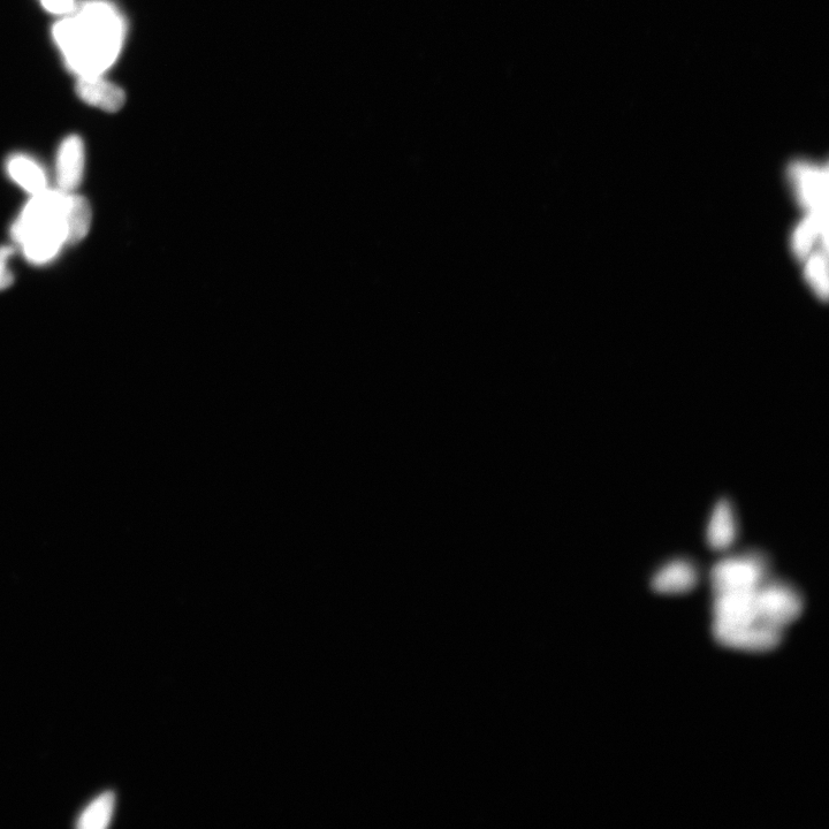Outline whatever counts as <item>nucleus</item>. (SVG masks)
Here are the masks:
<instances>
[{
	"mask_svg": "<svg viewBox=\"0 0 829 829\" xmlns=\"http://www.w3.org/2000/svg\"><path fill=\"white\" fill-rule=\"evenodd\" d=\"M756 591L717 593L713 604L714 623L740 627L759 621Z\"/></svg>",
	"mask_w": 829,
	"mask_h": 829,
	"instance_id": "obj_5",
	"label": "nucleus"
},
{
	"mask_svg": "<svg viewBox=\"0 0 829 829\" xmlns=\"http://www.w3.org/2000/svg\"><path fill=\"white\" fill-rule=\"evenodd\" d=\"M64 220L67 245H76L87 237L93 222V211L85 197L75 193L68 194Z\"/></svg>",
	"mask_w": 829,
	"mask_h": 829,
	"instance_id": "obj_13",
	"label": "nucleus"
},
{
	"mask_svg": "<svg viewBox=\"0 0 829 829\" xmlns=\"http://www.w3.org/2000/svg\"><path fill=\"white\" fill-rule=\"evenodd\" d=\"M126 35L124 15L109 0H87L76 5L52 28L66 66L78 78L109 71L117 62Z\"/></svg>",
	"mask_w": 829,
	"mask_h": 829,
	"instance_id": "obj_1",
	"label": "nucleus"
},
{
	"mask_svg": "<svg viewBox=\"0 0 829 829\" xmlns=\"http://www.w3.org/2000/svg\"><path fill=\"white\" fill-rule=\"evenodd\" d=\"M768 561L756 551L729 555L712 568L714 595L722 592L755 591L768 576Z\"/></svg>",
	"mask_w": 829,
	"mask_h": 829,
	"instance_id": "obj_2",
	"label": "nucleus"
},
{
	"mask_svg": "<svg viewBox=\"0 0 829 829\" xmlns=\"http://www.w3.org/2000/svg\"><path fill=\"white\" fill-rule=\"evenodd\" d=\"M759 621L778 629L792 625L803 612L801 593L792 585L766 580L756 591Z\"/></svg>",
	"mask_w": 829,
	"mask_h": 829,
	"instance_id": "obj_3",
	"label": "nucleus"
},
{
	"mask_svg": "<svg viewBox=\"0 0 829 829\" xmlns=\"http://www.w3.org/2000/svg\"><path fill=\"white\" fill-rule=\"evenodd\" d=\"M798 199L809 211L828 212V172L809 164H795L790 169Z\"/></svg>",
	"mask_w": 829,
	"mask_h": 829,
	"instance_id": "obj_6",
	"label": "nucleus"
},
{
	"mask_svg": "<svg viewBox=\"0 0 829 829\" xmlns=\"http://www.w3.org/2000/svg\"><path fill=\"white\" fill-rule=\"evenodd\" d=\"M75 90L83 102L106 112H117L126 103L125 91L103 75L79 76Z\"/></svg>",
	"mask_w": 829,
	"mask_h": 829,
	"instance_id": "obj_9",
	"label": "nucleus"
},
{
	"mask_svg": "<svg viewBox=\"0 0 829 829\" xmlns=\"http://www.w3.org/2000/svg\"><path fill=\"white\" fill-rule=\"evenodd\" d=\"M737 538V520L732 503L721 499L714 506L706 530L707 544L714 551H726L733 546Z\"/></svg>",
	"mask_w": 829,
	"mask_h": 829,
	"instance_id": "obj_10",
	"label": "nucleus"
},
{
	"mask_svg": "<svg viewBox=\"0 0 829 829\" xmlns=\"http://www.w3.org/2000/svg\"><path fill=\"white\" fill-rule=\"evenodd\" d=\"M5 167L7 176L28 194L34 196L48 189L47 173L36 159L15 154L7 159Z\"/></svg>",
	"mask_w": 829,
	"mask_h": 829,
	"instance_id": "obj_11",
	"label": "nucleus"
},
{
	"mask_svg": "<svg viewBox=\"0 0 829 829\" xmlns=\"http://www.w3.org/2000/svg\"><path fill=\"white\" fill-rule=\"evenodd\" d=\"M45 11L57 15H67L74 11L76 0H40Z\"/></svg>",
	"mask_w": 829,
	"mask_h": 829,
	"instance_id": "obj_17",
	"label": "nucleus"
},
{
	"mask_svg": "<svg viewBox=\"0 0 829 829\" xmlns=\"http://www.w3.org/2000/svg\"><path fill=\"white\" fill-rule=\"evenodd\" d=\"M14 254L12 247H0V292L12 286L14 276L9 269V262Z\"/></svg>",
	"mask_w": 829,
	"mask_h": 829,
	"instance_id": "obj_16",
	"label": "nucleus"
},
{
	"mask_svg": "<svg viewBox=\"0 0 829 829\" xmlns=\"http://www.w3.org/2000/svg\"><path fill=\"white\" fill-rule=\"evenodd\" d=\"M699 572L694 562L680 558L667 562L652 578L654 591L664 595H683L697 587Z\"/></svg>",
	"mask_w": 829,
	"mask_h": 829,
	"instance_id": "obj_8",
	"label": "nucleus"
},
{
	"mask_svg": "<svg viewBox=\"0 0 829 829\" xmlns=\"http://www.w3.org/2000/svg\"><path fill=\"white\" fill-rule=\"evenodd\" d=\"M806 278L820 298L826 299L828 295V264L827 257L823 253L813 254L809 258L805 270Z\"/></svg>",
	"mask_w": 829,
	"mask_h": 829,
	"instance_id": "obj_15",
	"label": "nucleus"
},
{
	"mask_svg": "<svg viewBox=\"0 0 829 829\" xmlns=\"http://www.w3.org/2000/svg\"><path fill=\"white\" fill-rule=\"evenodd\" d=\"M85 143L78 135H70L60 144L56 159L58 189L74 193L85 174Z\"/></svg>",
	"mask_w": 829,
	"mask_h": 829,
	"instance_id": "obj_7",
	"label": "nucleus"
},
{
	"mask_svg": "<svg viewBox=\"0 0 829 829\" xmlns=\"http://www.w3.org/2000/svg\"><path fill=\"white\" fill-rule=\"evenodd\" d=\"M116 804L113 793H105L91 802L88 808L81 813L78 827L81 829H104L111 823Z\"/></svg>",
	"mask_w": 829,
	"mask_h": 829,
	"instance_id": "obj_14",
	"label": "nucleus"
},
{
	"mask_svg": "<svg viewBox=\"0 0 829 829\" xmlns=\"http://www.w3.org/2000/svg\"><path fill=\"white\" fill-rule=\"evenodd\" d=\"M713 636L726 648L750 653H766L778 648L783 630L757 621L751 625L727 627L713 623Z\"/></svg>",
	"mask_w": 829,
	"mask_h": 829,
	"instance_id": "obj_4",
	"label": "nucleus"
},
{
	"mask_svg": "<svg viewBox=\"0 0 829 829\" xmlns=\"http://www.w3.org/2000/svg\"><path fill=\"white\" fill-rule=\"evenodd\" d=\"M820 238L827 250L828 241V212L809 211L793 238L795 254L802 258L808 256L817 239Z\"/></svg>",
	"mask_w": 829,
	"mask_h": 829,
	"instance_id": "obj_12",
	"label": "nucleus"
}]
</instances>
